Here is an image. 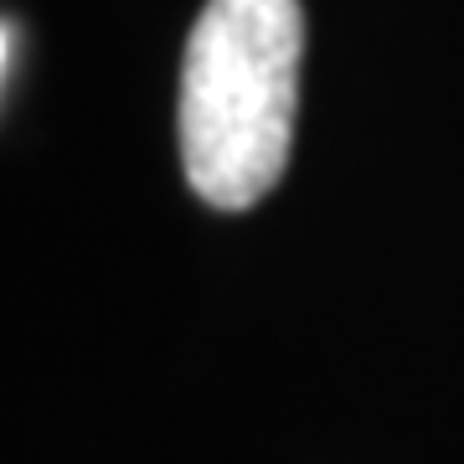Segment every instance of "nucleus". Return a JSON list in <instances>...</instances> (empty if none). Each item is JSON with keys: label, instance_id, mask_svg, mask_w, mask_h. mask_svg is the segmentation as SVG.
I'll return each instance as SVG.
<instances>
[{"label": "nucleus", "instance_id": "obj_1", "mask_svg": "<svg viewBox=\"0 0 464 464\" xmlns=\"http://www.w3.org/2000/svg\"><path fill=\"white\" fill-rule=\"evenodd\" d=\"M299 0H207L181 63L186 181L217 212H243L279 186L299 114Z\"/></svg>", "mask_w": 464, "mask_h": 464}, {"label": "nucleus", "instance_id": "obj_2", "mask_svg": "<svg viewBox=\"0 0 464 464\" xmlns=\"http://www.w3.org/2000/svg\"><path fill=\"white\" fill-rule=\"evenodd\" d=\"M5 47H11V42H5V26H0V67H5Z\"/></svg>", "mask_w": 464, "mask_h": 464}]
</instances>
